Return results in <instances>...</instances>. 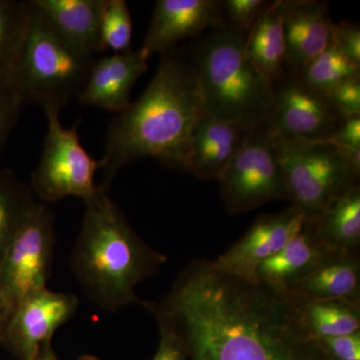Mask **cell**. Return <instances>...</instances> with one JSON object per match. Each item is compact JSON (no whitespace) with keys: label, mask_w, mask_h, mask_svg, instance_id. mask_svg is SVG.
I'll use <instances>...</instances> for the list:
<instances>
[{"label":"cell","mask_w":360,"mask_h":360,"mask_svg":"<svg viewBox=\"0 0 360 360\" xmlns=\"http://www.w3.org/2000/svg\"><path fill=\"white\" fill-rule=\"evenodd\" d=\"M186 360H333L305 321L300 296L195 259L158 303L144 302Z\"/></svg>","instance_id":"obj_1"},{"label":"cell","mask_w":360,"mask_h":360,"mask_svg":"<svg viewBox=\"0 0 360 360\" xmlns=\"http://www.w3.org/2000/svg\"><path fill=\"white\" fill-rule=\"evenodd\" d=\"M205 112L198 75L176 46L161 52L148 89L110 123L99 161L108 191L115 175L129 163L155 158L184 169L194 127Z\"/></svg>","instance_id":"obj_2"},{"label":"cell","mask_w":360,"mask_h":360,"mask_svg":"<svg viewBox=\"0 0 360 360\" xmlns=\"http://www.w3.org/2000/svg\"><path fill=\"white\" fill-rule=\"evenodd\" d=\"M84 201V220L70 259L75 278L87 297L105 311L143 305L135 288L155 276L167 257L139 238L108 191L98 186Z\"/></svg>","instance_id":"obj_3"},{"label":"cell","mask_w":360,"mask_h":360,"mask_svg":"<svg viewBox=\"0 0 360 360\" xmlns=\"http://www.w3.org/2000/svg\"><path fill=\"white\" fill-rule=\"evenodd\" d=\"M245 41L246 35L220 25L194 45L191 63L206 112L253 127L264 122L271 82L251 63Z\"/></svg>","instance_id":"obj_4"},{"label":"cell","mask_w":360,"mask_h":360,"mask_svg":"<svg viewBox=\"0 0 360 360\" xmlns=\"http://www.w3.org/2000/svg\"><path fill=\"white\" fill-rule=\"evenodd\" d=\"M30 4L27 37L7 77L22 104L59 112L84 89L94 59L63 39Z\"/></svg>","instance_id":"obj_5"},{"label":"cell","mask_w":360,"mask_h":360,"mask_svg":"<svg viewBox=\"0 0 360 360\" xmlns=\"http://www.w3.org/2000/svg\"><path fill=\"white\" fill-rule=\"evenodd\" d=\"M292 206L315 220L336 198L359 184L360 168L326 141L276 137Z\"/></svg>","instance_id":"obj_6"},{"label":"cell","mask_w":360,"mask_h":360,"mask_svg":"<svg viewBox=\"0 0 360 360\" xmlns=\"http://www.w3.org/2000/svg\"><path fill=\"white\" fill-rule=\"evenodd\" d=\"M56 243L53 213L37 201L0 259V335L20 303L47 288Z\"/></svg>","instance_id":"obj_7"},{"label":"cell","mask_w":360,"mask_h":360,"mask_svg":"<svg viewBox=\"0 0 360 360\" xmlns=\"http://www.w3.org/2000/svg\"><path fill=\"white\" fill-rule=\"evenodd\" d=\"M219 182L231 214L250 212L272 200H290L276 139L262 124L250 129Z\"/></svg>","instance_id":"obj_8"},{"label":"cell","mask_w":360,"mask_h":360,"mask_svg":"<svg viewBox=\"0 0 360 360\" xmlns=\"http://www.w3.org/2000/svg\"><path fill=\"white\" fill-rule=\"evenodd\" d=\"M47 134L41 160L32 175V191L44 203L70 196L86 200L96 193L99 161L85 150L78 136V123L65 129L59 112L46 111Z\"/></svg>","instance_id":"obj_9"},{"label":"cell","mask_w":360,"mask_h":360,"mask_svg":"<svg viewBox=\"0 0 360 360\" xmlns=\"http://www.w3.org/2000/svg\"><path fill=\"white\" fill-rule=\"evenodd\" d=\"M343 118L329 101L288 72L271 82V96L262 125L276 137L324 141L340 129Z\"/></svg>","instance_id":"obj_10"},{"label":"cell","mask_w":360,"mask_h":360,"mask_svg":"<svg viewBox=\"0 0 360 360\" xmlns=\"http://www.w3.org/2000/svg\"><path fill=\"white\" fill-rule=\"evenodd\" d=\"M71 293L45 288L28 296L11 315L1 335L21 360H35L52 336L78 309Z\"/></svg>","instance_id":"obj_11"},{"label":"cell","mask_w":360,"mask_h":360,"mask_svg":"<svg viewBox=\"0 0 360 360\" xmlns=\"http://www.w3.org/2000/svg\"><path fill=\"white\" fill-rule=\"evenodd\" d=\"M304 220V214L292 205L276 214L262 215L245 236L213 264L227 274L257 281L259 265L283 250L302 229Z\"/></svg>","instance_id":"obj_12"},{"label":"cell","mask_w":360,"mask_h":360,"mask_svg":"<svg viewBox=\"0 0 360 360\" xmlns=\"http://www.w3.org/2000/svg\"><path fill=\"white\" fill-rule=\"evenodd\" d=\"M225 25L222 1L158 0L142 46L146 59L176 46L181 40Z\"/></svg>","instance_id":"obj_13"},{"label":"cell","mask_w":360,"mask_h":360,"mask_svg":"<svg viewBox=\"0 0 360 360\" xmlns=\"http://www.w3.org/2000/svg\"><path fill=\"white\" fill-rule=\"evenodd\" d=\"M251 129L205 111L191 134L184 170L198 179L219 181Z\"/></svg>","instance_id":"obj_14"},{"label":"cell","mask_w":360,"mask_h":360,"mask_svg":"<svg viewBox=\"0 0 360 360\" xmlns=\"http://www.w3.org/2000/svg\"><path fill=\"white\" fill-rule=\"evenodd\" d=\"M148 68V59L139 49H129L96 59L78 101L84 105L122 112L129 105L132 89Z\"/></svg>","instance_id":"obj_15"},{"label":"cell","mask_w":360,"mask_h":360,"mask_svg":"<svg viewBox=\"0 0 360 360\" xmlns=\"http://www.w3.org/2000/svg\"><path fill=\"white\" fill-rule=\"evenodd\" d=\"M333 22L328 2L288 0L284 13L285 68L297 75L333 42Z\"/></svg>","instance_id":"obj_16"},{"label":"cell","mask_w":360,"mask_h":360,"mask_svg":"<svg viewBox=\"0 0 360 360\" xmlns=\"http://www.w3.org/2000/svg\"><path fill=\"white\" fill-rule=\"evenodd\" d=\"M330 252L315 234L314 225L305 219L302 229L288 241L283 250L265 260L257 269L258 281L272 288L288 290L329 257Z\"/></svg>","instance_id":"obj_17"},{"label":"cell","mask_w":360,"mask_h":360,"mask_svg":"<svg viewBox=\"0 0 360 360\" xmlns=\"http://www.w3.org/2000/svg\"><path fill=\"white\" fill-rule=\"evenodd\" d=\"M45 20L70 44L94 56L101 51L106 0H32Z\"/></svg>","instance_id":"obj_18"},{"label":"cell","mask_w":360,"mask_h":360,"mask_svg":"<svg viewBox=\"0 0 360 360\" xmlns=\"http://www.w3.org/2000/svg\"><path fill=\"white\" fill-rule=\"evenodd\" d=\"M359 290V255H335L290 291L309 300H347L360 304Z\"/></svg>","instance_id":"obj_19"},{"label":"cell","mask_w":360,"mask_h":360,"mask_svg":"<svg viewBox=\"0 0 360 360\" xmlns=\"http://www.w3.org/2000/svg\"><path fill=\"white\" fill-rule=\"evenodd\" d=\"M288 0L272 1L246 35V52L270 82L281 79L286 73L284 13Z\"/></svg>","instance_id":"obj_20"},{"label":"cell","mask_w":360,"mask_h":360,"mask_svg":"<svg viewBox=\"0 0 360 360\" xmlns=\"http://www.w3.org/2000/svg\"><path fill=\"white\" fill-rule=\"evenodd\" d=\"M309 220V219H307ZM317 238L330 252L359 255L360 245V186L356 184L333 200L315 220Z\"/></svg>","instance_id":"obj_21"},{"label":"cell","mask_w":360,"mask_h":360,"mask_svg":"<svg viewBox=\"0 0 360 360\" xmlns=\"http://www.w3.org/2000/svg\"><path fill=\"white\" fill-rule=\"evenodd\" d=\"M302 300L305 321L317 340L359 331L360 304L347 300Z\"/></svg>","instance_id":"obj_22"},{"label":"cell","mask_w":360,"mask_h":360,"mask_svg":"<svg viewBox=\"0 0 360 360\" xmlns=\"http://www.w3.org/2000/svg\"><path fill=\"white\" fill-rule=\"evenodd\" d=\"M32 8L30 1L0 0V75H8L22 49Z\"/></svg>","instance_id":"obj_23"},{"label":"cell","mask_w":360,"mask_h":360,"mask_svg":"<svg viewBox=\"0 0 360 360\" xmlns=\"http://www.w3.org/2000/svg\"><path fill=\"white\" fill-rule=\"evenodd\" d=\"M35 202L32 189L11 172H0V259Z\"/></svg>","instance_id":"obj_24"},{"label":"cell","mask_w":360,"mask_h":360,"mask_svg":"<svg viewBox=\"0 0 360 360\" xmlns=\"http://www.w3.org/2000/svg\"><path fill=\"white\" fill-rule=\"evenodd\" d=\"M359 75L360 68L350 63L331 42L328 49L312 58L296 75L311 89L326 94Z\"/></svg>","instance_id":"obj_25"},{"label":"cell","mask_w":360,"mask_h":360,"mask_svg":"<svg viewBox=\"0 0 360 360\" xmlns=\"http://www.w3.org/2000/svg\"><path fill=\"white\" fill-rule=\"evenodd\" d=\"M131 14L124 0H106L101 22V51H129L132 40Z\"/></svg>","instance_id":"obj_26"},{"label":"cell","mask_w":360,"mask_h":360,"mask_svg":"<svg viewBox=\"0 0 360 360\" xmlns=\"http://www.w3.org/2000/svg\"><path fill=\"white\" fill-rule=\"evenodd\" d=\"M272 1L266 0H226L222 1L225 25L248 35Z\"/></svg>","instance_id":"obj_27"},{"label":"cell","mask_w":360,"mask_h":360,"mask_svg":"<svg viewBox=\"0 0 360 360\" xmlns=\"http://www.w3.org/2000/svg\"><path fill=\"white\" fill-rule=\"evenodd\" d=\"M20 99L7 75H0V155L20 117Z\"/></svg>","instance_id":"obj_28"},{"label":"cell","mask_w":360,"mask_h":360,"mask_svg":"<svg viewBox=\"0 0 360 360\" xmlns=\"http://www.w3.org/2000/svg\"><path fill=\"white\" fill-rule=\"evenodd\" d=\"M326 94L343 120L360 115V75L345 80Z\"/></svg>","instance_id":"obj_29"},{"label":"cell","mask_w":360,"mask_h":360,"mask_svg":"<svg viewBox=\"0 0 360 360\" xmlns=\"http://www.w3.org/2000/svg\"><path fill=\"white\" fill-rule=\"evenodd\" d=\"M333 44L355 66L360 68V28L350 21L335 23Z\"/></svg>","instance_id":"obj_30"},{"label":"cell","mask_w":360,"mask_h":360,"mask_svg":"<svg viewBox=\"0 0 360 360\" xmlns=\"http://www.w3.org/2000/svg\"><path fill=\"white\" fill-rule=\"evenodd\" d=\"M319 341L333 360H360V331Z\"/></svg>","instance_id":"obj_31"},{"label":"cell","mask_w":360,"mask_h":360,"mask_svg":"<svg viewBox=\"0 0 360 360\" xmlns=\"http://www.w3.org/2000/svg\"><path fill=\"white\" fill-rule=\"evenodd\" d=\"M324 141L341 149H360V115L345 118L335 134Z\"/></svg>","instance_id":"obj_32"},{"label":"cell","mask_w":360,"mask_h":360,"mask_svg":"<svg viewBox=\"0 0 360 360\" xmlns=\"http://www.w3.org/2000/svg\"><path fill=\"white\" fill-rule=\"evenodd\" d=\"M160 330V343L153 360H186L181 348L169 333Z\"/></svg>","instance_id":"obj_33"},{"label":"cell","mask_w":360,"mask_h":360,"mask_svg":"<svg viewBox=\"0 0 360 360\" xmlns=\"http://www.w3.org/2000/svg\"><path fill=\"white\" fill-rule=\"evenodd\" d=\"M35 360H59L58 356H56V352L52 349L51 343L49 345H45L44 348H42L41 352L37 356V359Z\"/></svg>","instance_id":"obj_34"},{"label":"cell","mask_w":360,"mask_h":360,"mask_svg":"<svg viewBox=\"0 0 360 360\" xmlns=\"http://www.w3.org/2000/svg\"><path fill=\"white\" fill-rule=\"evenodd\" d=\"M77 360H98L96 359V357L91 356V355H84V356L80 357L79 359Z\"/></svg>","instance_id":"obj_35"}]
</instances>
